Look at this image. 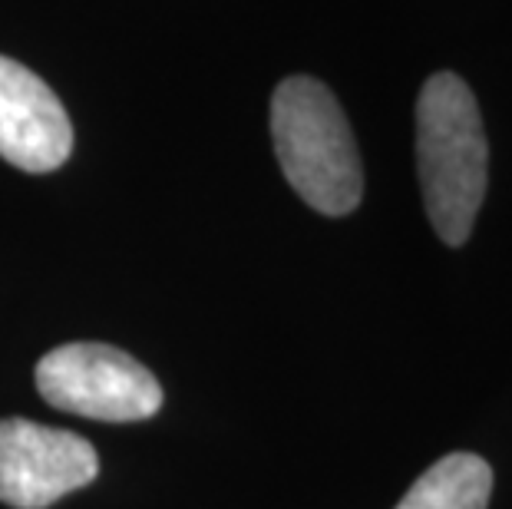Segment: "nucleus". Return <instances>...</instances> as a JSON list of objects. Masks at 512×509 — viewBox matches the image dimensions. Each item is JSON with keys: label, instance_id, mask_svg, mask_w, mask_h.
Masks as SVG:
<instances>
[{"label": "nucleus", "instance_id": "f257e3e1", "mask_svg": "<svg viewBox=\"0 0 512 509\" xmlns=\"http://www.w3.org/2000/svg\"><path fill=\"white\" fill-rule=\"evenodd\" d=\"M486 133L476 96L456 73H433L417 100V172L423 205L446 245L470 238L486 196Z\"/></svg>", "mask_w": 512, "mask_h": 509}, {"label": "nucleus", "instance_id": "f03ea898", "mask_svg": "<svg viewBox=\"0 0 512 509\" xmlns=\"http://www.w3.org/2000/svg\"><path fill=\"white\" fill-rule=\"evenodd\" d=\"M271 139L291 189L321 215L361 205L364 166L351 123L321 80L288 77L271 96Z\"/></svg>", "mask_w": 512, "mask_h": 509}, {"label": "nucleus", "instance_id": "7ed1b4c3", "mask_svg": "<svg viewBox=\"0 0 512 509\" xmlns=\"http://www.w3.org/2000/svg\"><path fill=\"white\" fill-rule=\"evenodd\" d=\"M37 391L50 407L76 417L133 424L159 414L162 387L126 351L110 344H60L40 357Z\"/></svg>", "mask_w": 512, "mask_h": 509}, {"label": "nucleus", "instance_id": "20e7f679", "mask_svg": "<svg viewBox=\"0 0 512 509\" xmlns=\"http://www.w3.org/2000/svg\"><path fill=\"white\" fill-rule=\"evenodd\" d=\"M100 473L93 443L34 420H0V503L47 509L60 496L90 486Z\"/></svg>", "mask_w": 512, "mask_h": 509}, {"label": "nucleus", "instance_id": "39448f33", "mask_svg": "<svg viewBox=\"0 0 512 509\" xmlns=\"http://www.w3.org/2000/svg\"><path fill=\"white\" fill-rule=\"evenodd\" d=\"M70 149L73 126L60 96L24 63L0 57V159L24 172H53Z\"/></svg>", "mask_w": 512, "mask_h": 509}, {"label": "nucleus", "instance_id": "423d86ee", "mask_svg": "<svg viewBox=\"0 0 512 509\" xmlns=\"http://www.w3.org/2000/svg\"><path fill=\"white\" fill-rule=\"evenodd\" d=\"M493 467L476 453H446L410 486L397 509H486Z\"/></svg>", "mask_w": 512, "mask_h": 509}]
</instances>
